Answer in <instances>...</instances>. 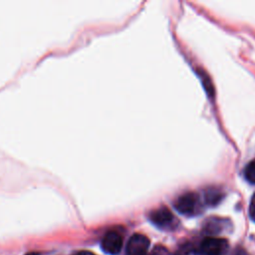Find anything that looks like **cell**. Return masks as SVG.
I'll list each match as a JSON object with an SVG mask.
<instances>
[{"label": "cell", "instance_id": "cell-9", "mask_svg": "<svg viewBox=\"0 0 255 255\" xmlns=\"http://www.w3.org/2000/svg\"><path fill=\"white\" fill-rule=\"evenodd\" d=\"M249 215H250V218L255 222V194L253 195L250 206H249Z\"/></svg>", "mask_w": 255, "mask_h": 255}, {"label": "cell", "instance_id": "cell-11", "mask_svg": "<svg viewBox=\"0 0 255 255\" xmlns=\"http://www.w3.org/2000/svg\"><path fill=\"white\" fill-rule=\"evenodd\" d=\"M26 255H38L37 253H34V252H31V253H28V254H26Z\"/></svg>", "mask_w": 255, "mask_h": 255}, {"label": "cell", "instance_id": "cell-4", "mask_svg": "<svg viewBox=\"0 0 255 255\" xmlns=\"http://www.w3.org/2000/svg\"><path fill=\"white\" fill-rule=\"evenodd\" d=\"M149 239L139 233L133 234L128 241L125 255H151L148 253Z\"/></svg>", "mask_w": 255, "mask_h": 255}, {"label": "cell", "instance_id": "cell-5", "mask_svg": "<svg viewBox=\"0 0 255 255\" xmlns=\"http://www.w3.org/2000/svg\"><path fill=\"white\" fill-rule=\"evenodd\" d=\"M101 246L103 251L107 254H118L123 248V238L117 231H109L103 237Z\"/></svg>", "mask_w": 255, "mask_h": 255}, {"label": "cell", "instance_id": "cell-2", "mask_svg": "<svg viewBox=\"0 0 255 255\" xmlns=\"http://www.w3.org/2000/svg\"><path fill=\"white\" fill-rule=\"evenodd\" d=\"M149 220L156 227L164 230L174 229L178 223L172 212L164 206L152 210L149 214Z\"/></svg>", "mask_w": 255, "mask_h": 255}, {"label": "cell", "instance_id": "cell-3", "mask_svg": "<svg viewBox=\"0 0 255 255\" xmlns=\"http://www.w3.org/2000/svg\"><path fill=\"white\" fill-rule=\"evenodd\" d=\"M228 248V241L220 237H206L200 244V251L203 255H225Z\"/></svg>", "mask_w": 255, "mask_h": 255}, {"label": "cell", "instance_id": "cell-1", "mask_svg": "<svg viewBox=\"0 0 255 255\" xmlns=\"http://www.w3.org/2000/svg\"><path fill=\"white\" fill-rule=\"evenodd\" d=\"M174 207L183 215H195L199 212L200 208L199 196L194 192H185L176 198L174 201Z\"/></svg>", "mask_w": 255, "mask_h": 255}, {"label": "cell", "instance_id": "cell-6", "mask_svg": "<svg viewBox=\"0 0 255 255\" xmlns=\"http://www.w3.org/2000/svg\"><path fill=\"white\" fill-rule=\"evenodd\" d=\"M224 221L221 218H209L206 220L204 229L209 233H218L222 230V223Z\"/></svg>", "mask_w": 255, "mask_h": 255}, {"label": "cell", "instance_id": "cell-8", "mask_svg": "<svg viewBox=\"0 0 255 255\" xmlns=\"http://www.w3.org/2000/svg\"><path fill=\"white\" fill-rule=\"evenodd\" d=\"M245 178L248 182L255 184V160L250 161L244 170Z\"/></svg>", "mask_w": 255, "mask_h": 255}, {"label": "cell", "instance_id": "cell-7", "mask_svg": "<svg viewBox=\"0 0 255 255\" xmlns=\"http://www.w3.org/2000/svg\"><path fill=\"white\" fill-rule=\"evenodd\" d=\"M221 197H222L221 192L216 190L215 188L208 189L207 191H205V200L208 204L214 205V204L218 203L220 201Z\"/></svg>", "mask_w": 255, "mask_h": 255}, {"label": "cell", "instance_id": "cell-10", "mask_svg": "<svg viewBox=\"0 0 255 255\" xmlns=\"http://www.w3.org/2000/svg\"><path fill=\"white\" fill-rule=\"evenodd\" d=\"M74 255H95L93 252L91 251H87V250H81V251H78L77 253H75Z\"/></svg>", "mask_w": 255, "mask_h": 255}]
</instances>
